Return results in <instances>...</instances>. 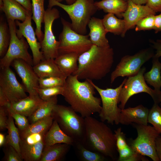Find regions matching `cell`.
Returning a JSON list of instances; mask_svg holds the SVG:
<instances>
[{
  "instance_id": "obj_1",
  "label": "cell",
  "mask_w": 161,
  "mask_h": 161,
  "mask_svg": "<svg viewBox=\"0 0 161 161\" xmlns=\"http://www.w3.org/2000/svg\"><path fill=\"white\" fill-rule=\"evenodd\" d=\"M64 87L62 96L65 100L82 117L99 112L101 99L94 96L95 89L87 80L81 82L77 75H71L67 77Z\"/></svg>"
},
{
  "instance_id": "obj_2",
  "label": "cell",
  "mask_w": 161,
  "mask_h": 161,
  "mask_svg": "<svg viewBox=\"0 0 161 161\" xmlns=\"http://www.w3.org/2000/svg\"><path fill=\"white\" fill-rule=\"evenodd\" d=\"M114 54L110 46L100 47L92 45L79 56L78 69L73 75H77L79 80L101 79L110 72Z\"/></svg>"
},
{
  "instance_id": "obj_3",
  "label": "cell",
  "mask_w": 161,
  "mask_h": 161,
  "mask_svg": "<svg viewBox=\"0 0 161 161\" xmlns=\"http://www.w3.org/2000/svg\"><path fill=\"white\" fill-rule=\"evenodd\" d=\"M84 118L85 132L82 143L91 151L115 160L117 151L116 140L111 129L91 116Z\"/></svg>"
},
{
  "instance_id": "obj_4",
  "label": "cell",
  "mask_w": 161,
  "mask_h": 161,
  "mask_svg": "<svg viewBox=\"0 0 161 161\" xmlns=\"http://www.w3.org/2000/svg\"><path fill=\"white\" fill-rule=\"evenodd\" d=\"M94 2L92 0H76L73 4L68 5L55 0H49L48 7L57 6L62 9L71 19L73 30L80 34L86 35L90 20L98 10Z\"/></svg>"
},
{
  "instance_id": "obj_5",
  "label": "cell",
  "mask_w": 161,
  "mask_h": 161,
  "mask_svg": "<svg viewBox=\"0 0 161 161\" xmlns=\"http://www.w3.org/2000/svg\"><path fill=\"white\" fill-rule=\"evenodd\" d=\"M51 116L75 143H83L85 132L84 118L78 114L70 106L58 104L54 107Z\"/></svg>"
},
{
  "instance_id": "obj_6",
  "label": "cell",
  "mask_w": 161,
  "mask_h": 161,
  "mask_svg": "<svg viewBox=\"0 0 161 161\" xmlns=\"http://www.w3.org/2000/svg\"><path fill=\"white\" fill-rule=\"evenodd\" d=\"M127 78L115 88L101 89L96 85L92 80H87L98 92L100 97L102 106L99 115L101 121L112 125L120 123L121 109L118 106V98L121 90Z\"/></svg>"
},
{
  "instance_id": "obj_7",
  "label": "cell",
  "mask_w": 161,
  "mask_h": 161,
  "mask_svg": "<svg viewBox=\"0 0 161 161\" xmlns=\"http://www.w3.org/2000/svg\"><path fill=\"white\" fill-rule=\"evenodd\" d=\"M62 30L59 36L58 54L75 53L80 55L92 45L89 35L80 34L72 28L71 23L61 18Z\"/></svg>"
},
{
  "instance_id": "obj_8",
  "label": "cell",
  "mask_w": 161,
  "mask_h": 161,
  "mask_svg": "<svg viewBox=\"0 0 161 161\" xmlns=\"http://www.w3.org/2000/svg\"><path fill=\"white\" fill-rule=\"evenodd\" d=\"M145 67L141 68L135 75L129 77L120 91L119 98V107L124 109L129 98L135 94L142 92L149 94L153 99L154 103L161 102V91H157L148 86L145 80L144 75L146 71Z\"/></svg>"
},
{
  "instance_id": "obj_9",
  "label": "cell",
  "mask_w": 161,
  "mask_h": 161,
  "mask_svg": "<svg viewBox=\"0 0 161 161\" xmlns=\"http://www.w3.org/2000/svg\"><path fill=\"white\" fill-rule=\"evenodd\" d=\"M137 133V138L129 140V145L137 152L148 156L154 161H160L156 148L155 141L160 134L153 126L134 123Z\"/></svg>"
},
{
  "instance_id": "obj_10",
  "label": "cell",
  "mask_w": 161,
  "mask_h": 161,
  "mask_svg": "<svg viewBox=\"0 0 161 161\" xmlns=\"http://www.w3.org/2000/svg\"><path fill=\"white\" fill-rule=\"evenodd\" d=\"M7 21L10 33V42L6 53L0 59V68L10 67L12 62L16 59H22L33 66L32 57L28 51L29 45L27 41L24 37H18L15 21Z\"/></svg>"
},
{
  "instance_id": "obj_11",
  "label": "cell",
  "mask_w": 161,
  "mask_h": 161,
  "mask_svg": "<svg viewBox=\"0 0 161 161\" xmlns=\"http://www.w3.org/2000/svg\"><path fill=\"white\" fill-rule=\"evenodd\" d=\"M153 49L147 48L140 50L134 55L123 56L111 73V84L118 77H129L136 75L142 65L154 55Z\"/></svg>"
},
{
  "instance_id": "obj_12",
  "label": "cell",
  "mask_w": 161,
  "mask_h": 161,
  "mask_svg": "<svg viewBox=\"0 0 161 161\" xmlns=\"http://www.w3.org/2000/svg\"><path fill=\"white\" fill-rule=\"evenodd\" d=\"M59 17V11L55 8L48 7L45 11L44 17V34L40 42L44 59H55L59 55V41L54 36L52 26L54 21Z\"/></svg>"
},
{
  "instance_id": "obj_13",
  "label": "cell",
  "mask_w": 161,
  "mask_h": 161,
  "mask_svg": "<svg viewBox=\"0 0 161 161\" xmlns=\"http://www.w3.org/2000/svg\"><path fill=\"white\" fill-rule=\"evenodd\" d=\"M1 69L0 89L4 92L10 103L27 97V96L24 86L17 80L10 66Z\"/></svg>"
},
{
  "instance_id": "obj_14",
  "label": "cell",
  "mask_w": 161,
  "mask_h": 161,
  "mask_svg": "<svg viewBox=\"0 0 161 161\" xmlns=\"http://www.w3.org/2000/svg\"><path fill=\"white\" fill-rule=\"evenodd\" d=\"M32 15L28 16L25 20L22 22L18 20L15 21L16 25L18 27L16 32L18 37L20 38L24 37L26 39L32 55L33 66L39 63L44 59L42 53L40 50L41 43L37 41L35 32L32 27L31 22Z\"/></svg>"
},
{
  "instance_id": "obj_15",
  "label": "cell",
  "mask_w": 161,
  "mask_h": 161,
  "mask_svg": "<svg viewBox=\"0 0 161 161\" xmlns=\"http://www.w3.org/2000/svg\"><path fill=\"white\" fill-rule=\"evenodd\" d=\"M21 79L23 85L29 96H38L36 89L39 87V78L33 69L32 65L21 59L14 60L11 64Z\"/></svg>"
},
{
  "instance_id": "obj_16",
  "label": "cell",
  "mask_w": 161,
  "mask_h": 161,
  "mask_svg": "<svg viewBox=\"0 0 161 161\" xmlns=\"http://www.w3.org/2000/svg\"><path fill=\"white\" fill-rule=\"evenodd\" d=\"M127 1V8L121 14L125 22V30L121 36L123 37L127 31L134 27L140 19L150 15H155L156 13L146 5L137 4L130 0Z\"/></svg>"
},
{
  "instance_id": "obj_17",
  "label": "cell",
  "mask_w": 161,
  "mask_h": 161,
  "mask_svg": "<svg viewBox=\"0 0 161 161\" xmlns=\"http://www.w3.org/2000/svg\"><path fill=\"white\" fill-rule=\"evenodd\" d=\"M149 110L143 105L134 107L121 109L120 123L129 125L133 123L143 125H148V116Z\"/></svg>"
},
{
  "instance_id": "obj_18",
  "label": "cell",
  "mask_w": 161,
  "mask_h": 161,
  "mask_svg": "<svg viewBox=\"0 0 161 161\" xmlns=\"http://www.w3.org/2000/svg\"><path fill=\"white\" fill-rule=\"evenodd\" d=\"M88 26L89 30V38L93 45L100 47L110 46L106 36L107 32L104 27L102 19L92 17Z\"/></svg>"
},
{
  "instance_id": "obj_19",
  "label": "cell",
  "mask_w": 161,
  "mask_h": 161,
  "mask_svg": "<svg viewBox=\"0 0 161 161\" xmlns=\"http://www.w3.org/2000/svg\"><path fill=\"white\" fill-rule=\"evenodd\" d=\"M44 101L39 96L29 95L18 101L11 103L7 106L14 112L28 117L34 112Z\"/></svg>"
},
{
  "instance_id": "obj_20",
  "label": "cell",
  "mask_w": 161,
  "mask_h": 161,
  "mask_svg": "<svg viewBox=\"0 0 161 161\" xmlns=\"http://www.w3.org/2000/svg\"><path fill=\"white\" fill-rule=\"evenodd\" d=\"M0 10L5 14L7 20L24 21L27 17L32 15L20 4L14 0H2Z\"/></svg>"
},
{
  "instance_id": "obj_21",
  "label": "cell",
  "mask_w": 161,
  "mask_h": 161,
  "mask_svg": "<svg viewBox=\"0 0 161 161\" xmlns=\"http://www.w3.org/2000/svg\"><path fill=\"white\" fill-rule=\"evenodd\" d=\"M44 147L58 143H66L73 145L74 140L66 134L61 129L57 122L54 120L48 131L43 138Z\"/></svg>"
},
{
  "instance_id": "obj_22",
  "label": "cell",
  "mask_w": 161,
  "mask_h": 161,
  "mask_svg": "<svg viewBox=\"0 0 161 161\" xmlns=\"http://www.w3.org/2000/svg\"><path fill=\"white\" fill-rule=\"evenodd\" d=\"M80 55L75 53L59 54L55 60L58 67L67 78L73 74L78 68V59Z\"/></svg>"
},
{
  "instance_id": "obj_23",
  "label": "cell",
  "mask_w": 161,
  "mask_h": 161,
  "mask_svg": "<svg viewBox=\"0 0 161 161\" xmlns=\"http://www.w3.org/2000/svg\"><path fill=\"white\" fill-rule=\"evenodd\" d=\"M33 67L39 78L50 77H56L65 79L67 78L58 67L55 59H44Z\"/></svg>"
},
{
  "instance_id": "obj_24",
  "label": "cell",
  "mask_w": 161,
  "mask_h": 161,
  "mask_svg": "<svg viewBox=\"0 0 161 161\" xmlns=\"http://www.w3.org/2000/svg\"><path fill=\"white\" fill-rule=\"evenodd\" d=\"M44 147L43 139L33 144L21 139L20 148L21 156L25 161H40Z\"/></svg>"
},
{
  "instance_id": "obj_25",
  "label": "cell",
  "mask_w": 161,
  "mask_h": 161,
  "mask_svg": "<svg viewBox=\"0 0 161 161\" xmlns=\"http://www.w3.org/2000/svg\"><path fill=\"white\" fill-rule=\"evenodd\" d=\"M71 145L58 143L44 147L40 161H59L64 157Z\"/></svg>"
},
{
  "instance_id": "obj_26",
  "label": "cell",
  "mask_w": 161,
  "mask_h": 161,
  "mask_svg": "<svg viewBox=\"0 0 161 161\" xmlns=\"http://www.w3.org/2000/svg\"><path fill=\"white\" fill-rule=\"evenodd\" d=\"M94 4L98 10L113 14L120 18L122 17V14L128 6L127 1L124 0H102L95 1Z\"/></svg>"
},
{
  "instance_id": "obj_27",
  "label": "cell",
  "mask_w": 161,
  "mask_h": 161,
  "mask_svg": "<svg viewBox=\"0 0 161 161\" xmlns=\"http://www.w3.org/2000/svg\"><path fill=\"white\" fill-rule=\"evenodd\" d=\"M32 6V19L35 22L36 26L35 32L40 42L42 40L44 34L41 31V23H44V17L45 12L44 9L45 0H31Z\"/></svg>"
},
{
  "instance_id": "obj_28",
  "label": "cell",
  "mask_w": 161,
  "mask_h": 161,
  "mask_svg": "<svg viewBox=\"0 0 161 161\" xmlns=\"http://www.w3.org/2000/svg\"><path fill=\"white\" fill-rule=\"evenodd\" d=\"M54 120L51 116L39 120L30 124L22 131H19L21 139H24L32 134H45L51 127Z\"/></svg>"
},
{
  "instance_id": "obj_29",
  "label": "cell",
  "mask_w": 161,
  "mask_h": 161,
  "mask_svg": "<svg viewBox=\"0 0 161 161\" xmlns=\"http://www.w3.org/2000/svg\"><path fill=\"white\" fill-rule=\"evenodd\" d=\"M159 58L154 56L152 58V66L149 71L145 73L144 77L147 83L155 90L160 91L161 87V63Z\"/></svg>"
},
{
  "instance_id": "obj_30",
  "label": "cell",
  "mask_w": 161,
  "mask_h": 161,
  "mask_svg": "<svg viewBox=\"0 0 161 161\" xmlns=\"http://www.w3.org/2000/svg\"><path fill=\"white\" fill-rule=\"evenodd\" d=\"M57 97L55 96L44 100L43 103L28 119L30 124L40 119L51 116L54 107L57 104Z\"/></svg>"
},
{
  "instance_id": "obj_31",
  "label": "cell",
  "mask_w": 161,
  "mask_h": 161,
  "mask_svg": "<svg viewBox=\"0 0 161 161\" xmlns=\"http://www.w3.org/2000/svg\"><path fill=\"white\" fill-rule=\"evenodd\" d=\"M102 20L107 33L121 36L123 34L125 28V22L123 19L117 18L113 14L108 13L104 16Z\"/></svg>"
},
{
  "instance_id": "obj_32",
  "label": "cell",
  "mask_w": 161,
  "mask_h": 161,
  "mask_svg": "<svg viewBox=\"0 0 161 161\" xmlns=\"http://www.w3.org/2000/svg\"><path fill=\"white\" fill-rule=\"evenodd\" d=\"M7 129L8 130V134L6 136L5 145L8 144L13 147L21 156L20 148L21 138L19 130L15 125L14 119L8 114Z\"/></svg>"
},
{
  "instance_id": "obj_33",
  "label": "cell",
  "mask_w": 161,
  "mask_h": 161,
  "mask_svg": "<svg viewBox=\"0 0 161 161\" xmlns=\"http://www.w3.org/2000/svg\"><path fill=\"white\" fill-rule=\"evenodd\" d=\"M78 158L83 161H103L105 157L86 148L81 143L75 142L73 145Z\"/></svg>"
},
{
  "instance_id": "obj_34",
  "label": "cell",
  "mask_w": 161,
  "mask_h": 161,
  "mask_svg": "<svg viewBox=\"0 0 161 161\" xmlns=\"http://www.w3.org/2000/svg\"><path fill=\"white\" fill-rule=\"evenodd\" d=\"M10 40L8 24L1 20L0 23V57L2 58L6 53Z\"/></svg>"
},
{
  "instance_id": "obj_35",
  "label": "cell",
  "mask_w": 161,
  "mask_h": 161,
  "mask_svg": "<svg viewBox=\"0 0 161 161\" xmlns=\"http://www.w3.org/2000/svg\"><path fill=\"white\" fill-rule=\"evenodd\" d=\"M119 153L118 161H148L143 156L135 151L128 145L117 150Z\"/></svg>"
},
{
  "instance_id": "obj_36",
  "label": "cell",
  "mask_w": 161,
  "mask_h": 161,
  "mask_svg": "<svg viewBox=\"0 0 161 161\" xmlns=\"http://www.w3.org/2000/svg\"><path fill=\"white\" fill-rule=\"evenodd\" d=\"M148 122L151 124L156 130L161 134V108L158 104L154 103L149 110Z\"/></svg>"
},
{
  "instance_id": "obj_37",
  "label": "cell",
  "mask_w": 161,
  "mask_h": 161,
  "mask_svg": "<svg viewBox=\"0 0 161 161\" xmlns=\"http://www.w3.org/2000/svg\"><path fill=\"white\" fill-rule=\"evenodd\" d=\"M64 90V86L46 88L38 87L36 89L39 96L43 100H46L58 95H62Z\"/></svg>"
},
{
  "instance_id": "obj_38",
  "label": "cell",
  "mask_w": 161,
  "mask_h": 161,
  "mask_svg": "<svg viewBox=\"0 0 161 161\" xmlns=\"http://www.w3.org/2000/svg\"><path fill=\"white\" fill-rule=\"evenodd\" d=\"M5 107L8 114L15 120L19 131H24L28 127L30 124L27 117L14 112L8 106Z\"/></svg>"
},
{
  "instance_id": "obj_39",
  "label": "cell",
  "mask_w": 161,
  "mask_h": 161,
  "mask_svg": "<svg viewBox=\"0 0 161 161\" xmlns=\"http://www.w3.org/2000/svg\"><path fill=\"white\" fill-rule=\"evenodd\" d=\"M66 79L56 77L39 78V87L46 88L56 86H64Z\"/></svg>"
},
{
  "instance_id": "obj_40",
  "label": "cell",
  "mask_w": 161,
  "mask_h": 161,
  "mask_svg": "<svg viewBox=\"0 0 161 161\" xmlns=\"http://www.w3.org/2000/svg\"><path fill=\"white\" fill-rule=\"evenodd\" d=\"M155 15H150L139 20L135 25V31L137 32L154 30Z\"/></svg>"
},
{
  "instance_id": "obj_41",
  "label": "cell",
  "mask_w": 161,
  "mask_h": 161,
  "mask_svg": "<svg viewBox=\"0 0 161 161\" xmlns=\"http://www.w3.org/2000/svg\"><path fill=\"white\" fill-rule=\"evenodd\" d=\"M4 147V156L3 160L5 161H22L21 156L12 146L8 144Z\"/></svg>"
},
{
  "instance_id": "obj_42",
  "label": "cell",
  "mask_w": 161,
  "mask_h": 161,
  "mask_svg": "<svg viewBox=\"0 0 161 161\" xmlns=\"http://www.w3.org/2000/svg\"><path fill=\"white\" fill-rule=\"evenodd\" d=\"M114 135L116 140L117 150L123 148L128 145L125 135L122 131L121 128H119L114 131Z\"/></svg>"
},
{
  "instance_id": "obj_43",
  "label": "cell",
  "mask_w": 161,
  "mask_h": 161,
  "mask_svg": "<svg viewBox=\"0 0 161 161\" xmlns=\"http://www.w3.org/2000/svg\"><path fill=\"white\" fill-rule=\"evenodd\" d=\"M8 113L5 107L0 106V130L7 129Z\"/></svg>"
},
{
  "instance_id": "obj_44",
  "label": "cell",
  "mask_w": 161,
  "mask_h": 161,
  "mask_svg": "<svg viewBox=\"0 0 161 161\" xmlns=\"http://www.w3.org/2000/svg\"><path fill=\"white\" fill-rule=\"evenodd\" d=\"M45 134H36L30 135L24 139H21L26 143L33 144L38 142L44 138Z\"/></svg>"
},
{
  "instance_id": "obj_45",
  "label": "cell",
  "mask_w": 161,
  "mask_h": 161,
  "mask_svg": "<svg viewBox=\"0 0 161 161\" xmlns=\"http://www.w3.org/2000/svg\"><path fill=\"white\" fill-rule=\"evenodd\" d=\"M146 5L156 13L161 12V0H147Z\"/></svg>"
},
{
  "instance_id": "obj_46",
  "label": "cell",
  "mask_w": 161,
  "mask_h": 161,
  "mask_svg": "<svg viewBox=\"0 0 161 161\" xmlns=\"http://www.w3.org/2000/svg\"><path fill=\"white\" fill-rule=\"evenodd\" d=\"M149 42L152 44V48L156 50L154 56L159 58L161 56V43L151 39L149 40Z\"/></svg>"
},
{
  "instance_id": "obj_47",
  "label": "cell",
  "mask_w": 161,
  "mask_h": 161,
  "mask_svg": "<svg viewBox=\"0 0 161 161\" xmlns=\"http://www.w3.org/2000/svg\"><path fill=\"white\" fill-rule=\"evenodd\" d=\"M154 30L156 33L161 31V13L155 15Z\"/></svg>"
},
{
  "instance_id": "obj_48",
  "label": "cell",
  "mask_w": 161,
  "mask_h": 161,
  "mask_svg": "<svg viewBox=\"0 0 161 161\" xmlns=\"http://www.w3.org/2000/svg\"><path fill=\"white\" fill-rule=\"evenodd\" d=\"M10 103L4 92L0 89V106L6 107Z\"/></svg>"
},
{
  "instance_id": "obj_49",
  "label": "cell",
  "mask_w": 161,
  "mask_h": 161,
  "mask_svg": "<svg viewBox=\"0 0 161 161\" xmlns=\"http://www.w3.org/2000/svg\"><path fill=\"white\" fill-rule=\"evenodd\" d=\"M18 2L29 11L32 12V6L31 0H14Z\"/></svg>"
},
{
  "instance_id": "obj_50",
  "label": "cell",
  "mask_w": 161,
  "mask_h": 161,
  "mask_svg": "<svg viewBox=\"0 0 161 161\" xmlns=\"http://www.w3.org/2000/svg\"><path fill=\"white\" fill-rule=\"evenodd\" d=\"M155 145L157 155L160 161H161V137L160 135L156 139Z\"/></svg>"
},
{
  "instance_id": "obj_51",
  "label": "cell",
  "mask_w": 161,
  "mask_h": 161,
  "mask_svg": "<svg viewBox=\"0 0 161 161\" xmlns=\"http://www.w3.org/2000/svg\"><path fill=\"white\" fill-rule=\"evenodd\" d=\"M6 143V136L2 133H0V147L4 146Z\"/></svg>"
},
{
  "instance_id": "obj_52",
  "label": "cell",
  "mask_w": 161,
  "mask_h": 161,
  "mask_svg": "<svg viewBox=\"0 0 161 161\" xmlns=\"http://www.w3.org/2000/svg\"><path fill=\"white\" fill-rule=\"evenodd\" d=\"M135 4L143 5L146 4L147 0H130Z\"/></svg>"
},
{
  "instance_id": "obj_53",
  "label": "cell",
  "mask_w": 161,
  "mask_h": 161,
  "mask_svg": "<svg viewBox=\"0 0 161 161\" xmlns=\"http://www.w3.org/2000/svg\"><path fill=\"white\" fill-rule=\"evenodd\" d=\"M57 1L61 2L63 1H66L67 4L70 5L74 3L76 0H55Z\"/></svg>"
},
{
  "instance_id": "obj_54",
  "label": "cell",
  "mask_w": 161,
  "mask_h": 161,
  "mask_svg": "<svg viewBox=\"0 0 161 161\" xmlns=\"http://www.w3.org/2000/svg\"><path fill=\"white\" fill-rule=\"evenodd\" d=\"M156 41L161 43V39H157L156 40Z\"/></svg>"
},
{
  "instance_id": "obj_55",
  "label": "cell",
  "mask_w": 161,
  "mask_h": 161,
  "mask_svg": "<svg viewBox=\"0 0 161 161\" xmlns=\"http://www.w3.org/2000/svg\"><path fill=\"white\" fill-rule=\"evenodd\" d=\"M160 107L161 108V102L160 103Z\"/></svg>"
},
{
  "instance_id": "obj_56",
  "label": "cell",
  "mask_w": 161,
  "mask_h": 161,
  "mask_svg": "<svg viewBox=\"0 0 161 161\" xmlns=\"http://www.w3.org/2000/svg\"><path fill=\"white\" fill-rule=\"evenodd\" d=\"M125 0V1H127V0Z\"/></svg>"
},
{
  "instance_id": "obj_57",
  "label": "cell",
  "mask_w": 161,
  "mask_h": 161,
  "mask_svg": "<svg viewBox=\"0 0 161 161\" xmlns=\"http://www.w3.org/2000/svg\"><path fill=\"white\" fill-rule=\"evenodd\" d=\"M93 0V1H94V0Z\"/></svg>"
}]
</instances>
